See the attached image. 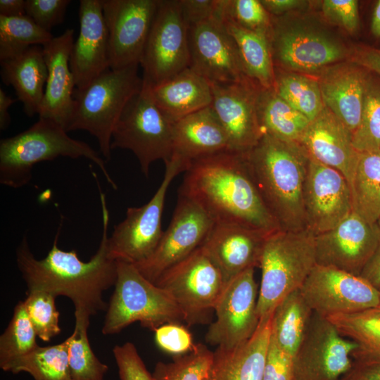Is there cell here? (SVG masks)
<instances>
[{"label": "cell", "mask_w": 380, "mask_h": 380, "mask_svg": "<svg viewBox=\"0 0 380 380\" xmlns=\"http://www.w3.org/2000/svg\"><path fill=\"white\" fill-rule=\"evenodd\" d=\"M138 66L109 68L73 92L74 108L66 131L85 130L93 135L106 162L111 157L114 127L128 102L143 87Z\"/></svg>", "instance_id": "8992f818"}, {"label": "cell", "mask_w": 380, "mask_h": 380, "mask_svg": "<svg viewBox=\"0 0 380 380\" xmlns=\"http://www.w3.org/2000/svg\"><path fill=\"white\" fill-rule=\"evenodd\" d=\"M219 18L233 39L248 77L262 89H273L275 69L269 36L244 28L229 20Z\"/></svg>", "instance_id": "4dcf8cb0"}, {"label": "cell", "mask_w": 380, "mask_h": 380, "mask_svg": "<svg viewBox=\"0 0 380 380\" xmlns=\"http://www.w3.org/2000/svg\"><path fill=\"white\" fill-rule=\"evenodd\" d=\"M59 157L84 158L96 164L106 181L117 189L106 166V161L88 144L71 138L65 128L44 118L13 137L0 141V183L18 189L32 177L34 166Z\"/></svg>", "instance_id": "277c9868"}, {"label": "cell", "mask_w": 380, "mask_h": 380, "mask_svg": "<svg viewBox=\"0 0 380 380\" xmlns=\"http://www.w3.org/2000/svg\"><path fill=\"white\" fill-rule=\"evenodd\" d=\"M70 0H26V14L47 32L64 21Z\"/></svg>", "instance_id": "bcb514c9"}, {"label": "cell", "mask_w": 380, "mask_h": 380, "mask_svg": "<svg viewBox=\"0 0 380 380\" xmlns=\"http://www.w3.org/2000/svg\"><path fill=\"white\" fill-rule=\"evenodd\" d=\"M258 115L263 133L289 143L299 144L310 122L273 89L261 88L258 99Z\"/></svg>", "instance_id": "1f68e13d"}, {"label": "cell", "mask_w": 380, "mask_h": 380, "mask_svg": "<svg viewBox=\"0 0 380 380\" xmlns=\"http://www.w3.org/2000/svg\"><path fill=\"white\" fill-rule=\"evenodd\" d=\"M353 213L370 224L380 219V150L360 153L349 184Z\"/></svg>", "instance_id": "d6a6232c"}, {"label": "cell", "mask_w": 380, "mask_h": 380, "mask_svg": "<svg viewBox=\"0 0 380 380\" xmlns=\"http://www.w3.org/2000/svg\"><path fill=\"white\" fill-rule=\"evenodd\" d=\"M261 2L270 15H280L291 11L304 3L299 0H262Z\"/></svg>", "instance_id": "11a10c76"}, {"label": "cell", "mask_w": 380, "mask_h": 380, "mask_svg": "<svg viewBox=\"0 0 380 380\" xmlns=\"http://www.w3.org/2000/svg\"><path fill=\"white\" fill-rule=\"evenodd\" d=\"M273 89L310 121L324 107L318 81L303 75L275 72Z\"/></svg>", "instance_id": "74e56055"}, {"label": "cell", "mask_w": 380, "mask_h": 380, "mask_svg": "<svg viewBox=\"0 0 380 380\" xmlns=\"http://www.w3.org/2000/svg\"><path fill=\"white\" fill-rule=\"evenodd\" d=\"M313 311L300 289L284 298L272 316L271 337L293 357L305 334Z\"/></svg>", "instance_id": "836d02e7"}, {"label": "cell", "mask_w": 380, "mask_h": 380, "mask_svg": "<svg viewBox=\"0 0 380 380\" xmlns=\"http://www.w3.org/2000/svg\"><path fill=\"white\" fill-rule=\"evenodd\" d=\"M323 70L318 83L324 106L353 134L360 122L369 71L351 61Z\"/></svg>", "instance_id": "4316f807"}, {"label": "cell", "mask_w": 380, "mask_h": 380, "mask_svg": "<svg viewBox=\"0 0 380 380\" xmlns=\"http://www.w3.org/2000/svg\"><path fill=\"white\" fill-rule=\"evenodd\" d=\"M350 55L351 62L380 76V49L357 45Z\"/></svg>", "instance_id": "816d5d0a"}, {"label": "cell", "mask_w": 380, "mask_h": 380, "mask_svg": "<svg viewBox=\"0 0 380 380\" xmlns=\"http://www.w3.org/2000/svg\"><path fill=\"white\" fill-rule=\"evenodd\" d=\"M379 239L377 224L352 213L333 229L315 236L317 265L360 276Z\"/></svg>", "instance_id": "ffe728a7"}, {"label": "cell", "mask_w": 380, "mask_h": 380, "mask_svg": "<svg viewBox=\"0 0 380 380\" xmlns=\"http://www.w3.org/2000/svg\"><path fill=\"white\" fill-rule=\"evenodd\" d=\"M228 150L227 134L210 106L174 123L170 160L184 172L200 159Z\"/></svg>", "instance_id": "484cf974"}, {"label": "cell", "mask_w": 380, "mask_h": 380, "mask_svg": "<svg viewBox=\"0 0 380 380\" xmlns=\"http://www.w3.org/2000/svg\"><path fill=\"white\" fill-rule=\"evenodd\" d=\"M327 318L343 337L357 345L353 360H380V307Z\"/></svg>", "instance_id": "e575fe53"}, {"label": "cell", "mask_w": 380, "mask_h": 380, "mask_svg": "<svg viewBox=\"0 0 380 380\" xmlns=\"http://www.w3.org/2000/svg\"><path fill=\"white\" fill-rule=\"evenodd\" d=\"M158 0H103L109 68L139 65Z\"/></svg>", "instance_id": "e0dca14e"}, {"label": "cell", "mask_w": 380, "mask_h": 380, "mask_svg": "<svg viewBox=\"0 0 380 380\" xmlns=\"http://www.w3.org/2000/svg\"><path fill=\"white\" fill-rule=\"evenodd\" d=\"M53 37L51 32L40 27L27 15H0V61L15 57L30 46H42Z\"/></svg>", "instance_id": "f35d334b"}, {"label": "cell", "mask_w": 380, "mask_h": 380, "mask_svg": "<svg viewBox=\"0 0 380 380\" xmlns=\"http://www.w3.org/2000/svg\"><path fill=\"white\" fill-rule=\"evenodd\" d=\"M214 224L201 206L179 193L171 222L156 249L148 259L134 265L155 284L164 272L202 246Z\"/></svg>", "instance_id": "5bb4252c"}, {"label": "cell", "mask_w": 380, "mask_h": 380, "mask_svg": "<svg viewBox=\"0 0 380 380\" xmlns=\"http://www.w3.org/2000/svg\"><path fill=\"white\" fill-rule=\"evenodd\" d=\"M316 265L315 235L309 229H278L270 234L259 264L261 281L257 313L260 320L271 315L284 298L299 290Z\"/></svg>", "instance_id": "5b68a950"}, {"label": "cell", "mask_w": 380, "mask_h": 380, "mask_svg": "<svg viewBox=\"0 0 380 380\" xmlns=\"http://www.w3.org/2000/svg\"><path fill=\"white\" fill-rule=\"evenodd\" d=\"M80 31L74 42L70 67L75 88L81 89L109 69L108 38L103 0H81Z\"/></svg>", "instance_id": "603a6c76"}, {"label": "cell", "mask_w": 380, "mask_h": 380, "mask_svg": "<svg viewBox=\"0 0 380 380\" xmlns=\"http://www.w3.org/2000/svg\"><path fill=\"white\" fill-rule=\"evenodd\" d=\"M174 123L155 103L148 86L128 102L115 124L111 150L131 151L137 158L142 173L148 177L151 164L171 159Z\"/></svg>", "instance_id": "ba28073f"}, {"label": "cell", "mask_w": 380, "mask_h": 380, "mask_svg": "<svg viewBox=\"0 0 380 380\" xmlns=\"http://www.w3.org/2000/svg\"><path fill=\"white\" fill-rule=\"evenodd\" d=\"M340 380H380V360H354Z\"/></svg>", "instance_id": "f5cc1de1"}, {"label": "cell", "mask_w": 380, "mask_h": 380, "mask_svg": "<svg viewBox=\"0 0 380 380\" xmlns=\"http://www.w3.org/2000/svg\"><path fill=\"white\" fill-rule=\"evenodd\" d=\"M272 60L284 68L299 72L324 69L346 58L345 46L317 26L274 22L270 35Z\"/></svg>", "instance_id": "7c38bea8"}, {"label": "cell", "mask_w": 380, "mask_h": 380, "mask_svg": "<svg viewBox=\"0 0 380 380\" xmlns=\"http://www.w3.org/2000/svg\"><path fill=\"white\" fill-rule=\"evenodd\" d=\"M120 380H156L146 367L135 346L126 342L113 349Z\"/></svg>", "instance_id": "f6af8a7d"}, {"label": "cell", "mask_w": 380, "mask_h": 380, "mask_svg": "<svg viewBox=\"0 0 380 380\" xmlns=\"http://www.w3.org/2000/svg\"><path fill=\"white\" fill-rule=\"evenodd\" d=\"M303 201L306 228L315 236L333 229L353 213L346 178L334 168L310 158Z\"/></svg>", "instance_id": "d6986e66"}, {"label": "cell", "mask_w": 380, "mask_h": 380, "mask_svg": "<svg viewBox=\"0 0 380 380\" xmlns=\"http://www.w3.org/2000/svg\"><path fill=\"white\" fill-rule=\"evenodd\" d=\"M75 325L68 337V362L72 380H103L108 370L93 352L89 338L88 327L90 317L75 312Z\"/></svg>", "instance_id": "8d00e7d4"}, {"label": "cell", "mask_w": 380, "mask_h": 380, "mask_svg": "<svg viewBox=\"0 0 380 380\" xmlns=\"http://www.w3.org/2000/svg\"><path fill=\"white\" fill-rule=\"evenodd\" d=\"M377 224H378V226H379V229H380V219L378 220Z\"/></svg>", "instance_id": "91938a15"}, {"label": "cell", "mask_w": 380, "mask_h": 380, "mask_svg": "<svg viewBox=\"0 0 380 380\" xmlns=\"http://www.w3.org/2000/svg\"><path fill=\"white\" fill-rule=\"evenodd\" d=\"M18 99H13L8 96L6 92L0 88V129H6L10 122L11 117L8 113L10 106Z\"/></svg>", "instance_id": "6f0895ef"}, {"label": "cell", "mask_w": 380, "mask_h": 380, "mask_svg": "<svg viewBox=\"0 0 380 380\" xmlns=\"http://www.w3.org/2000/svg\"><path fill=\"white\" fill-rule=\"evenodd\" d=\"M370 32L376 39H380V0L376 1L371 18Z\"/></svg>", "instance_id": "680465c9"}, {"label": "cell", "mask_w": 380, "mask_h": 380, "mask_svg": "<svg viewBox=\"0 0 380 380\" xmlns=\"http://www.w3.org/2000/svg\"><path fill=\"white\" fill-rule=\"evenodd\" d=\"M150 89L158 107L173 123L210 106L213 101L210 84L190 68Z\"/></svg>", "instance_id": "f1b7e54d"}, {"label": "cell", "mask_w": 380, "mask_h": 380, "mask_svg": "<svg viewBox=\"0 0 380 380\" xmlns=\"http://www.w3.org/2000/svg\"><path fill=\"white\" fill-rule=\"evenodd\" d=\"M254 269L244 270L224 285L215 306L216 319L205 336L208 344L233 348L248 340L255 332L260 319Z\"/></svg>", "instance_id": "2e32d148"}, {"label": "cell", "mask_w": 380, "mask_h": 380, "mask_svg": "<svg viewBox=\"0 0 380 380\" xmlns=\"http://www.w3.org/2000/svg\"><path fill=\"white\" fill-rule=\"evenodd\" d=\"M357 345L313 312L293 357V380H340L352 367Z\"/></svg>", "instance_id": "4fadbf2b"}, {"label": "cell", "mask_w": 380, "mask_h": 380, "mask_svg": "<svg viewBox=\"0 0 380 380\" xmlns=\"http://www.w3.org/2000/svg\"><path fill=\"white\" fill-rule=\"evenodd\" d=\"M210 105L228 138L232 151L246 153L263 135L258 115L261 87L253 80L228 84H210Z\"/></svg>", "instance_id": "44dd1931"}, {"label": "cell", "mask_w": 380, "mask_h": 380, "mask_svg": "<svg viewBox=\"0 0 380 380\" xmlns=\"http://www.w3.org/2000/svg\"><path fill=\"white\" fill-rule=\"evenodd\" d=\"M0 63L4 83L13 87L25 114L29 117L39 114L48 77L43 47L30 46Z\"/></svg>", "instance_id": "f546056e"}, {"label": "cell", "mask_w": 380, "mask_h": 380, "mask_svg": "<svg viewBox=\"0 0 380 380\" xmlns=\"http://www.w3.org/2000/svg\"><path fill=\"white\" fill-rule=\"evenodd\" d=\"M69 339L49 346H38L17 360L9 372H27L34 380H72L68 362Z\"/></svg>", "instance_id": "d590c367"}, {"label": "cell", "mask_w": 380, "mask_h": 380, "mask_svg": "<svg viewBox=\"0 0 380 380\" xmlns=\"http://www.w3.org/2000/svg\"><path fill=\"white\" fill-rule=\"evenodd\" d=\"M246 156L258 191L279 228L307 229L303 193L309 157L303 147L264 133Z\"/></svg>", "instance_id": "3957f363"}, {"label": "cell", "mask_w": 380, "mask_h": 380, "mask_svg": "<svg viewBox=\"0 0 380 380\" xmlns=\"http://www.w3.org/2000/svg\"><path fill=\"white\" fill-rule=\"evenodd\" d=\"M26 14V0H0V15L20 17Z\"/></svg>", "instance_id": "9f6ffc18"}, {"label": "cell", "mask_w": 380, "mask_h": 380, "mask_svg": "<svg viewBox=\"0 0 380 380\" xmlns=\"http://www.w3.org/2000/svg\"><path fill=\"white\" fill-rule=\"evenodd\" d=\"M37 334L28 317L24 301L14 308L13 314L4 332L0 336V367L9 372L19 358L29 354L39 346Z\"/></svg>", "instance_id": "ab89813d"}, {"label": "cell", "mask_w": 380, "mask_h": 380, "mask_svg": "<svg viewBox=\"0 0 380 380\" xmlns=\"http://www.w3.org/2000/svg\"><path fill=\"white\" fill-rule=\"evenodd\" d=\"M270 234L247 226L215 222L201 247L220 270L226 284L244 270L259 267Z\"/></svg>", "instance_id": "7402d4cb"}, {"label": "cell", "mask_w": 380, "mask_h": 380, "mask_svg": "<svg viewBox=\"0 0 380 380\" xmlns=\"http://www.w3.org/2000/svg\"><path fill=\"white\" fill-rule=\"evenodd\" d=\"M359 153L380 150V76L369 71L360 122L353 134Z\"/></svg>", "instance_id": "60d3db41"}, {"label": "cell", "mask_w": 380, "mask_h": 380, "mask_svg": "<svg viewBox=\"0 0 380 380\" xmlns=\"http://www.w3.org/2000/svg\"><path fill=\"white\" fill-rule=\"evenodd\" d=\"M189 28L179 0H158L140 65L143 84L150 87L190 67Z\"/></svg>", "instance_id": "30bf717a"}, {"label": "cell", "mask_w": 380, "mask_h": 380, "mask_svg": "<svg viewBox=\"0 0 380 380\" xmlns=\"http://www.w3.org/2000/svg\"><path fill=\"white\" fill-rule=\"evenodd\" d=\"M312 310L324 317L379 307L380 291L361 276L316 265L300 289Z\"/></svg>", "instance_id": "9a60e30c"}, {"label": "cell", "mask_w": 380, "mask_h": 380, "mask_svg": "<svg viewBox=\"0 0 380 380\" xmlns=\"http://www.w3.org/2000/svg\"><path fill=\"white\" fill-rule=\"evenodd\" d=\"M322 12L330 23L336 24L350 34L360 28L358 1L355 0H324Z\"/></svg>", "instance_id": "c3c4849f"}, {"label": "cell", "mask_w": 380, "mask_h": 380, "mask_svg": "<svg viewBox=\"0 0 380 380\" xmlns=\"http://www.w3.org/2000/svg\"><path fill=\"white\" fill-rule=\"evenodd\" d=\"M262 380H293V357L282 350L271 336Z\"/></svg>", "instance_id": "681fc988"}, {"label": "cell", "mask_w": 380, "mask_h": 380, "mask_svg": "<svg viewBox=\"0 0 380 380\" xmlns=\"http://www.w3.org/2000/svg\"><path fill=\"white\" fill-rule=\"evenodd\" d=\"M73 43L74 30L68 29L42 46L48 77L38 115L56 122L65 130L74 108L75 84L70 67Z\"/></svg>", "instance_id": "d4e9b609"}, {"label": "cell", "mask_w": 380, "mask_h": 380, "mask_svg": "<svg viewBox=\"0 0 380 380\" xmlns=\"http://www.w3.org/2000/svg\"><path fill=\"white\" fill-rule=\"evenodd\" d=\"M155 284L170 294L189 326L210 322L225 285L220 270L201 246L164 272Z\"/></svg>", "instance_id": "9c48e42d"}, {"label": "cell", "mask_w": 380, "mask_h": 380, "mask_svg": "<svg viewBox=\"0 0 380 380\" xmlns=\"http://www.w3.org/2000/svg\"><path fill=\"white\" fill-rule=\"evenodd\" d=\"M189 68L210 84L251 80L245 72L233 39L217 16L189 27Z\"/></svg>", "instance_id": "ac0fdd59"}, {"label": "cell", "mask_w": 380, "mask_h": 380, "mask_svg": "<svg viewBox=\"0 0 380 380\" xmlns=\"http://www.w3.org/2000/svg\"><path fill=\"white\" fill-rule=\"evenodd\" d=\"M272 314L260 320L253 335L233 348L217 347L203 380H262Z\"/></svg>", "instance_id": "83f0119b"}, {"label": "cell", "mask_w": 380, "mask_h": 380, "mask_svg": "<svg viewBox=\"0 0 380 380\" xmlns=\"http://www.w3.org/2000/svg\"><path fill=\"white\" fill-rule=\"evenodd\" d=\"M379 307H380V304H379Z\"/></svg>", "instance_id": "94428289"}, {"label": "cell", "mask_w": 380, "mask_h": 380, "mask_svg": "<svg viewBox=\"0 0 380 380\" xmlns=\"http://www.w3.org/2000/svg\"><path fill=\"white\" fill-rule=\"evenodd\" d=\"M155 340L165 352L178 356L191 352L196 344L191 333L179 323H166L154 330Z\"/></svg>", "instance_id": "7dc6e473"}, {"label": "cell", "mask_w": 380, "mask_h": 380, "mask_svg": "<svg viewBox=\"0 0 380 380\" xmlns=\"http://www.w3.org/2000/svg\"><path fill=\"white\" fill-rule=\"evenodd\" d=\"M102 334L119 333L132 323L153 331L166 323L184 321L179 308L163 289L146 279L129 262L117 260V279Z\"/></svg>", "instance_id": "52a82bcc"}, {"label": "cell", "mask_w": 380, "mask_h": 380, "mask_svg": "<svg viewBox=\"0 0 380 380\" xmlns=\"http://www.w3.org/2000/svg\"><path fill=\"white\" fill-rule=\"evenodd\" d=\"M246 153L228 150L193 163L179 193L196 202L215 222L272 233L281 229L258 191Z\"/></svg>", "instance_id": "7a4b0ae2"}, {"label": "cell", "mask_w": 380, "mask_h": 380, "mask_svg": "<svg viewBox=\"0 0 380 380\" xmlns=\"http://www.w3.org/2000/svg\"><path fill=\"white\" fill-rule=\"evenodd\" d=\"M56 296L43 291H30L24 304L38 338L49 341L59 334L60 313L55 303Z\"/></svg>", "instance_id": "ee69618b"}, {"label": "cell", "mask_w": 380, "mask_h": 380, "mask_svg": "<svg viewBox=\"0 0 380 380\" xmlns=\"http://www.w3.org/2000/svg\"><path fill=\"white\" fill-rule=\"evenodd\" d=\"M165 165L163 179L150 201L140 207H129L125 219L114 226L108 239L110 255L115 260L133 265L148 259L162 236V215L168 187L184 172L179 164L170 160Z\"/></svg>", "instance_id": "8fae6325"}, {"label": "cell", "mask_w": 380, "mask_h": 380, "mask_svg": "<svg viewBox=\"0 0 380 380\" xmlns=\"http://www.w3.org/2000/svg\"><path fill=\"white\" fill-rule=\"evenodd\" d=\"M212 358L213 352L198 343L191 352L174 356L171 362H157L153 376L156 380H203Z\"/></svg>", "instance_id": "b9f144b4"}, {"label": "cell", "mask_w": 380, "mask_h": 380, "mask_svg": "<svg viewBox=\"0 0 380 380\" xmlns=\"http://www.w3.org/2000/svg\"><path fill=\"white\" fill-rule=\"evenodd\" d=\"M102 214V236L99 248L87 262L81 260L76 251H65L58 246L62 222L58 229L51 250L42 260L31 252L27 236L22 239L16 251L18 267L28 291H43L69 298L75 312L89 317L107 310L108 304L103 299V292L115 285L117 260L109 254L108 228L109 210L105 194L100 190Z\"/></svg>", "instance_id": "6da1fadb"}, {"label": "cell", "mask_w": 380, "mask_h": 380, "mask_svg": "<svg viewBox=\"0 0 380 380\" xmlns=\"http://www.w3.org/2000/svg\"><path fill=\"white\" fill-rule=\"evenodd\" d=\"M360 276L380 291V239L376 249L363 268Z\"/></svg>", "instance_id": "db71d44e"}, {"label": "cell", "mask_w": 380, "mask_h": 380, "mask_svg": "<svg viewBox=\"0 0 380 380\" xmlns=\"http://www.w3.org/2000/svg\"><path fill=\"white\" fill-rule=\"evenodd\" d=\"M215 15L248 30L265 33L270 38L272 20L261 1L217 0Z\"/></svg>", "instance_id": "7bdbcfd3"}, {"label": "cell", "mask_w": 380, "mask_h": 380, "mask_svg": "<svg viewBox=\"0 0 380 380\" xmlns=\"http://www.w3.org/2000/svg\"><path fill=\"white\" fill-rule=\"evenodd\" d=\"M179 4L188 28L216 15L217 0H179Z\"/></svg>", "instance_id": "f907efd6"}, {"label": "cell", "mask_w": 380, "mask_h": 380, "mask_svg": "<svg viewBox=\"0 0 380 380\" xmlns=\"http://www.w3.org/2000/svg\"><path fill=\"white\" fill-rule=\"evenodd\" d=\"M299 144L309 158L338 170L350 184L360 153L352 132L326 106L310 122Z\"/></svg>", "instance_id": "cb8c5ba5"}]
</instances>
